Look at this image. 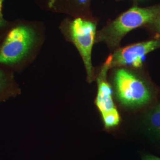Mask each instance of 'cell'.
<instances>
[{"label": "cell", "mask_w": 160, "mask_h": 160, "mask_svg": "<svg viewBox=\"0 0 160 160\" xmlns=\"http://www.w3.org/2000/svg\"><path fill=\"white\" fill-rule=\"evenodd\" d=\"M110 56L103 63L97 75L98 89L95 102L106 128L118 126L120 121V115L113 100L112 89L107 80L108 71L110 69Z\"/></svg>", "instance_id": "cell-5"}, {"label": "cell", "mask_w": 160, "mask_h": 160, "mask_svg": "<svg viewBox=\"0 0 160 160\" xmlns=\"http://www.w3.org/2000/svg\"><path fill=\"white\" fill-rule=\"evenodd\" d=\"M142 160H160V158L155 157L152 155H145L143 156Z\"/></svg>", "instance_id": "cell-11"}, {"label": "cell", "mask_w": 160, "mask_h": 160, "mask_svg": "<svg viewBox=\"0 0 160 160\" xmlns=\"http://www.w3.org/2000/svg\"><path fill=\"white\" fill-rule=\"evenodd\" d=\"M160 48V38L144 41L116 49L110 56V69L130 67L141 68L145 57L151 52Z\"/></svg>", "instance_id": "cell-6"}, {"label": "cell", "mask_w": 160, "mask_h": 160, "mask_svg": "<svg viewBox=\"0 0 160 160\" xmlns=\"http://www.w3.org/2000/svg\"><path fill=\"white\" fill-rule=\"evenodd\" d=\"M7 87V81L4 73L0 69V96H1Z\"/></svg>", "instance_id": "cell-9"}, {"label": "cell", "mask_w": 160, "mask_h": 160, "mask_svg": "<svg viewBox=\"0 0 160 160\" xmlns=\"http://www.w3.org/2000/svg\"><path fill=\"white\" fill-rule=\"evenodd\" d=\"M145 27L148 28L151 31H152L154 33L155 38H160V16Z\"/></svg>", "instance_id": "cell-8"}, {"label": "cell", "mask_w": 160, "mask_h": 160, "mask_svg": "<svg viewBox=\"0 0 160 160\" xmlns=\"http://www.w3.org/2000/svg\"><path fill=\"white\" fill-rule=\"evenodd\" d=\"M160 16V3L146 7L132 6L96 33L95 43L103 42L110 49H116L128 33L146 26Z\"/></svg>", "instance_id": "cell-1"}, {"label": "cell", "mask_w": 160, "mask_h": 160, "mask_svg": "<svg viewBox=\"0 0 160 160\" xmlns=\"http://www.w3.org/2000/svg\"><path fill=\"white\" fill-rule=\"evenodd\" d=\"M4 25V23H2V22H0V28L2 27V26H3Z\"/></svg>", "instance_id": "cell-14"}, {"label": "cell", "mask_w": 160, "mask_h": 160, "mask_svg": "<svg viewBox=\"0 0 160 160\" xmlns=\"http://www.w3.org/2000/svg\"><path fill=\"white\" fill-rule=\"evenodd\" d=\"M35 40L34 30L26 26L11 30L0 47V63L9 65L21 61L29 53Z\"/></svg>", "instance_id": "cell-4"}, {"label": "cell", "mask_w": 160, "mask_h": 160, "mask_svg": "<svg viewBox=\"0 0 160 160\" xmlns=\"http://www.w3.org/2000/svg\"><path fill=\"white\" fill-rule=\"evenodd\" d=\"M149 129L160 139V110L156 106L147 112L145 116Z\"/></svg>", "instance_id": "cell-7"}, {"label": "cell", "mask_w": 160, "mask_h": 160, "mask_svg": "<svg viewBox=\"0 0 160 160\" xmlns=\"http://www.w3.org/2000/svg\"><path fill=\"white\" fill-rule=\"evenodd\" d=\"M71 1L75 2V4H77L78 6L84 7L88 5V4L90 2L91 0H71Z\"/></svg>", "instance_id": "cell-10"}, {"label": "cell", "mask_w": 160, "mask_h": 160, "mask_svg": "<svg viewBox=\"0 0 160 160\" xmlns=\"http://www.w3.org/2000/svg\"><path fill=\"white\" fill-rule=\"evenodd\" d=\"M117 1H122V0H117Z\"/></svg>", "instance_id": "cell-15"}, {"label": "cell", "mask_w": 160, "mask_h": 160, "mask_svg": "<svg viewBox=\"0 0 160 160\" xmlns=\"http://www.w3.org/2000/svg\"><path fill=\"white\" fill-rule=\"evenodd\" d=\"M2 0H0V22L5 24V20L3 18V16L2 13Z\"/></svg>", "instance_id": "cell-12"}, {"label": "cell", "mask_w": 160, "mask_h": 160, "mask_svg": "<svg viewBox=\"0 0 160 160\" xmlns=\"http://www.w3.org/2000/svg\"><path fill=\"white\" fill-rule=\"evenodd\" d=\"M65 30L69 40L79 52L85 66L87 81L92 82L95 79L92 55L97 33L96 24L87 19L77 18L66 26Z\"/></svg>", "instance_id": "cell-3"}, {"label": "cell", "mask_w": 160, "mask_h": 160, "mask_svg": "<svg viewBox=\"0 0 160 160\" xmlns=\"http://www.w3.org/2000/svg\"><path fill=\"white\" fill-rule=\"evenodd\" d=\"M156 106H157V108H158V109H160V102H159V103H158V104L156 105Z\"/></svg>", "instance_id": "cell-13"}, {"label": "cell", "mask_w": 160, "mask_h": 160, "mask_svg": "<svg viewBox=\"0 0 160 160\" xmlns=\"http://www.w3.org/2000/svg\"><path fill=\"white\" fill-rule=\"evenodd\" d=\"M113 82L116 95L123 106L137 108L148 104L152 98L148 84L132 71L120 67L114 72Z\"/></svg>", "instance_id": "cell-2"}]
</instances>
